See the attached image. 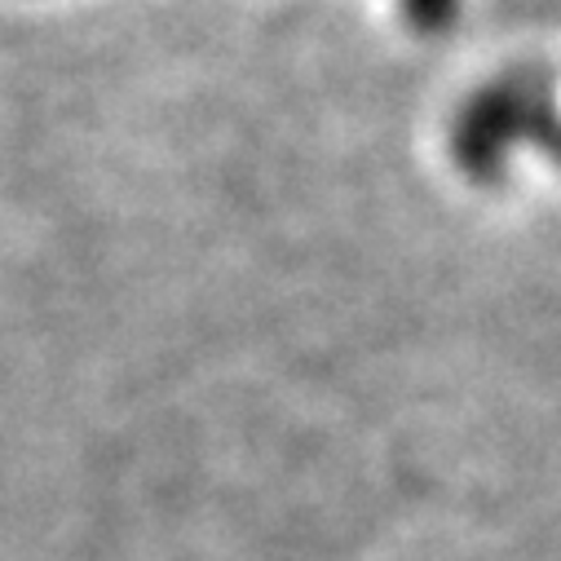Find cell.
Returning a JSON list of instances; mask_svg holds the SVG:
<instances>
[{
  "mask_svg": "<svg viewBox=\"0 0 561 561\" xmlns=\"http://www.w3.org/2000/svg\"><path fill=\"white\" fill-rule=\"evenodd\" d=\"M398 5H402L407 27L420 36H443L460 19V0H398Z\"/></svg>",
  "mask_w": 561,
  "mask_h": 561,
  "instance_id": "2",
  "label": "cell"
},
{
  "mask_svg": "<svg viewBox=\"0 0 561 561\" xmlns=\"http://www.w3.org/2000/svg\"><path fill=\"white\" fill-rule=\"evenodd\" d=\"M513 147H539L548 151V160L561 164L557 98L548 93V80L530 71H513L478 89L465 102L456 133H451L456 164L478 182H495Z\"/></svg>",
  "mask_w": 561,
  "mask_h": 561,
  "instance_id": "1",
  "label": "cell"
}]
</instances>
